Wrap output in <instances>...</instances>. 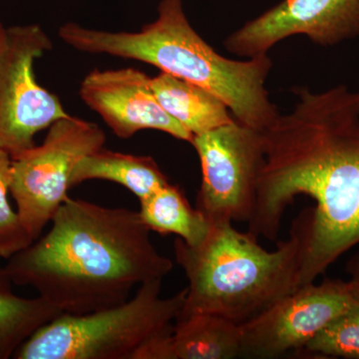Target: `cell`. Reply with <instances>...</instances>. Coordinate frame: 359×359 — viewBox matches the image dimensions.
Listing matches in <instances>:
<instances>
[{
	"label": "cell",
	"mask_w": 359,
	"mask_h": 359,
	"mask_svg": "<svg viewBox=\"0 0 359 359\" xmlns=\"http://www.w3.org/2000/svg\"><path fill=\"white\" fill-rule=\"evenodd\" d=\"M294 92V110L263 131L266 159L248 231L276 241L295 198L314 201L301 212L302 287L359 244V91Z\"/></svg>",
	"instance_id": "6da1fadb"
},
{
	"label": "cell",
	"mask_w": 359,
	"mask_h": 359,
	"mask_svg": "<svg viewBox=\"0 0 359 359\" xmlns=\"http://www.w3.org/2000/svg\"><path fill=\"white\" fill-rule=\"evenodd\" d=\"M50 230L7 259L13 285L29 287L61 313L85 314L128 301L132 290L171 273L139 212L67 200Z\"/></svg>",
	"instance_id": "7a4b0ae2"
},
{
	"label": "cell",
	"mask_w": 359,
	"mask_h": 359,
	"mask_svg": "<svg viewBox=\"0 0 359 359\" xmlns=\"http://www.w3.org/2000/svg\"><path fill=\"white\" fill-rule=\"evenodd\" d=\"M58 35L76 50L141 61L200 85L221 98L238 122L257 131L280 115L264 87L273 67L268 54L245 61L219 55L191 26L182 0H162L157 20L138 32H101L67 23Z\"/></svg>",
	"instance_id": "3957f363"
},
{
	"label": "cell",
	"mask_w": 359,
	"mask_h": 359,
	"mask_svg": "<svg viewBox=\"0 0 359 359\" xmlns=\"http://www.w3.org/2000/svg\"><path fill=\"white\" fill-rule=\"evenodd\" d=\"M304 235L299 216L290 238L275 250L264 249L257 237L231 223L212 224L197 245L176 238L175 259L188 280L179 316L212 313L240 325L257 318L299 289Z\"/></svg>",
	"instance_id": "277c9868"
},
{
	"label": "cell",
	"mask_w": 359,
	"mask_h": 359,
	"mask_svg": "<svg viewBox=\"0 0 359 359\" xmlns=\"http://www.w3.org/2000/svg\"><path fill=\"white\" fill-rule=\"evenodd\" d=\"M162 280L143 283L114 308L61 313L26 340L13 358L174 359V323L187 289L162 297Z\"/></svg>",
	"instance_id": "5b68a950"
},
{
	"label": "cell",
	"mask_w": 359,
	"mask_h": 359,
	"mask_svg": "<svg viewBox=\"0 0 359 359\" xmlns=\"http://www.w3.org/2000/svg\"><path fill=\"white\" fill-rule=\"evenodd\" d=\"M105 142V133L95 123L69 115L49 127L41 145L13 158L11 195L33 241L69 198L71 175L78 163Z\"/></svg>",
	"instance_id": "8992f818"
},
{
	"label": "cell",
	"mask_w": 359,
	"mask_h": 359,
	"mask_svg": "<svg viewBox=\"0 0 359 359\" xmlns=\"http://www.w3.org/2000/svg\"><path fill=\"white\" fill-rule=\"evenodd\" d=\"M51 49L39 25L0 23V148L13 159L34 147L35 135L69 116L35 78V60Z\"/></svg>",
	"instance_id": "52a82bcc"
},
{
	"label": "cell",
	"mask_w": 359,
	"mask_h": 359,
	"mask_svg": "<svg viewBox=\"0 0 359 359\" xmlns=\"http://www.w3.org/2000/svg\"><path fill=\"white\" fill-rule=\"evenodd\" d=\"M202 168L197 208L211 222L248 223L264 165L263 132L237 120L194 136Z\"/></svg>",
	"instance_id": "ba28073f"
},
{
	"label": "cell",
	"mask_w": 359,
	"mask_h": 359,
	"mask_svg": "<svg viewBox=\"0 0 359 359\" xmlns=\"http://www.w3.org/2000/svg\"><path fill=\"white\" fill-rule=\"evenodd\" d=\"M359 302V283L325 280L285 295L242 327V356L278 358L306 344Z\"/></svg>",
	"instance_id": "9c48e42d"
},
{
	"label": "cell",
	"mask_w": 359,
	"mask_h": 359,
	"mask_svg": "<svg viewBox=\"0 0 359 359\" xmlns=\"http://www.w3.org/2000/svg\"><path fill=\"white\" fill-rule=\"evenodd\" d=\"M299 34L323 46L359 36V0H283L245 23L224 44L231 53L254 58Z\"/></svg>",
	"instance_id": "30bf717a"
},
{
	"label": "cell",
	"mask_w": 359,
	"mask_h": 359,
	"mask_svg": "<svg viewBox=\"0 0 359 359\" xmlns=\"http://www.w3.org/2000/svg\"><path fill=\"white\" fill-rule=\"evenodd\" d=\"M79 95L119 138L153 129L192 144V135L163 109L151 78L140 70H93L81 82Z\"/></svg>",
	"instance_id": "8fae6325"
},
{
	"label": "cell",
	"mask_w": 359,
	"mask_h": 359,
	"mask_svg": "<svg viewBox=\"0 0 359 359\" xmlns=\"http://www.w3.org/2000/svg\"><path fill=\"white\" fill-rule=\"evenodd\" d=\"M151 86L163 109L193 138L236 120L216 94L188 80L161 72L151 78Z\"/></svg>",
	"instance_id": "7c38bea8"
},
{
	"label": "cell",
	"mask_w": 359,
	"mask_h": 359,
	"mask_svg": "<svg viewBox=\"0 0 359 359\" xmlns=\"http://www.w3.org/2000/svg\"><path fill=\"white\" fill-rule=\"evenodd\" d=\"M90 180L113 182L128 189L139 201L169 184L150 156H136L100 149L80 161L71 175L70 187Z\"/></svg>",
	"instance_id": "4fadbf2b"
},
{
	"label": "cell",
	"mask_w": 359,
	"mask_h": 359,
	"mask_svg": "<svg viewBox=\"0 0 359 359\" xmlns=\"http://www.w3.org/2000/svg\"><path fill=\"white\" fill-rule=\"evenodd\" d=\"M175 359H233L242 356V327L212 313L179 316L174 323Z\"/></svg>",
	"instance_id": "5bb4252c"
},
{
	"label": "cell",
	"mask_w": 359,
	"mask_h": 359,
	"mask_svg": "<svg viewBox=\"0 0 359 359\" xmlns=\"http://www.w3.org/2000/svg\"><path fill=\"white\" fill-rule=\"evenodd\" d=\"M139 214L149 230L172 233L189 245L201 244L212 229L211 222L190 205L183 190L171 183L141 200Z\"/></svg>",
	"instance_id": "9a60e30c"
},
{
	"label": "cell",
	"mask_w": 359,
	"mask_h": 359,
	"mask_svg": "<svg viewBox=\"0 0 359 359\" xmlns=\"http://www.w3.org/2000/svg\"><path fill=\"white\" fill-rule=\"evenodd\" d=\"M13 285L0 266V359L13 358L26 340L61 314L39 295L28 299L14 294Z\"/></svg>",
	"instance_id": "2e32d148"
},
{
	"label": "cell",
	"mask_w": 359,
	"mask_h": 359,
	"mask_svg": "<svg viewBox=\"0 0 359 359\" xmlns=\"http://www.w3.org/2000/svg\"><path fill=\"white\" fill-rule=\"evenodd\" d=\"M304 351L320 358L359 359V302L321 330Z\"/></svg>",
	"instance_id": "e0dca14e"
},
{
	"label": "cell",
	"mask_w": 359,
	"mask_h": 359,
	"mask_svg": "<svg viewBox=\"0 0 359 359\" xmlns=\"http://www.w3.org/2000/svg\"><path fill=\"white\" fill-rule=\"evenodd\" d=\"M13 158L0 148V259H8L34 241L9 203Z\"/></svg>",
	"instance_id": "ac0fdd59"
},
{
	"label": "cell",
	"mask_w": 359,
	"mask_h": 359,
	"mask_svg": "<svg viewBox=\"0 0 359 359\" xmlns=\"http://www.w3.org/2000/svg\"><path fill=\"white\" fill-rule=\"evenodd\" d=\"M346 271L351 276V280L359 283V252L347 262Z\"/></svg>",
	"instance_id": "d6986e66"
}]
</instances>
